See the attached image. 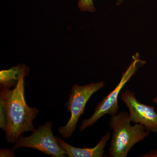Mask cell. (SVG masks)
<instances>
[{
  "label": "cell",
  "mask_w": 157,
  "mask_h": 157,
  "mask_svg": "<svg viewBox=\"0 0 157 157\" xmlns=\"http://www.w3.org/2000/svg\"><path fill=\"white\" fill-rule=\"evenodd\" d=\"M27 73L25 65L17 84L13 89L1 87L0 95L6 102L7 113L6 139L9 143H14L25 132L36 131L33 120L39 110L29 107L25 98V78Z\"/></svg>",
  "instance_id": "obj_1"
},
{
  "label": "cell",
  "mask_w": 157,
  "mask_h": 157,
  "mask_svg": "<svg viewBox=\"0 0 157 157\" xmlns=\"http://www.w3.org/2000/svg\"><path fill=\"white\" fill-rule=\"evenodd\" d=\"M129 113L120 111L111 116L109 126L113 135L109 154L112 157H126L133 146L148 136L150 132L139 124L131 125Z\"/></svg>",
  "instance_id": "obj_2"
},
{
  "label": "cell",
  "mask_w": 157,
  "mask_h": 157,
  "mask_svg": "<svg viewBox=\"0 0 157 157\" xmlns=\"http://www.w3.org/2000/svg\"><path fill=\"white\" fill-rule=\"evenodd\" d=\"M105 86L103 81L92 82L84 86L73 85L66 104L68 112L70 113V120L64 126L58 129V132L64 138L70 137L75 132L78 120L84 113L86 105L91 96Z\"/></svg>",
  "instance_id": "obj_3"
},
{
  "label": "cell",
  "mask_w": 157,
  "mask_h": 157,
  "mask_svg": "<svg viewBox=\"0 0 157 157\" xmlns=\"http://www.w3.org/2000/svg\"><path fill=\"white\" fill-rule=\"evenodd\" d=\"M140 62L139 56L138 54H136L133 56L132 63L123 74L120 81L114 89L109 92L97 105L95 108L94 113L91 117L82 121L79 131L82 132L86 128L92 126L105 114H109L112 116L118 112L119 107L118 98L120 93L132 76L135 75Z\"/></svg>",
  "instance_id": "obj_4"
},
{
  "label": "cell",
  "mask_w": 157,
  "mask_h": 157,
  "mask_svg": "<svg viewBox=\"0 0 157 157\" xmlns=\"http://www.w3.org/2000/svg\"><path fill=\"white\" fill-rule=\"evenodd\" d=\"M29 147L38 150L43 153L53 157L67 156L66 152L59 144L52 131V122L49 121L40 126L28 137L21 136L11 149Z\"/></svg>",
  "instance_id": "obj_5"
},
{
  "label": "cell",
  "mask_w": 157,
  "mask_h": 157,
  "mask_svg": "<svg viewBox=\"0 0 157 157\" xmlns=\"http://www.w3.org/2000/svg\"><path fill=\"white\" fill-rule=\"evenodd\" d=\"M121 99L129 109L132 122L142 124L149 132L157 133V113L154 107L140 103L135 93L129 90L121 94Z\"/></svg>",
  "instance_id": "obj_6"
},
{
  "label": "cell",
  "mask_w": 157,
  "mask_h": 157,
  "mask_svg": "<svg viewBox=\"0 0 157 157\" xmlns=\"http://www.w3.org/2000/svg\"><path fill=\"white\" fill-rule=\"evenodd\" d=\"M110 138L109 132L102 137L96 146L92 148H80L72 146L65 142L60 137H56L57 140L62 148L69 157H102L104 156L107 141Z\"/></svg>",
  "instance_id": "obj_7"
},
{
  "label": "cell",
  "mask_w": 157,
  "mask_h": 157,
  "mask_svg": "<svg viewBox=\"0 0 157 157\" xmlns=\"http://www.w3.org/2000/svg\"><path fill=\"white\" fill-rule=\"evenodd\" d=\"M25 65H19L0 72L1 87L11 88L17 84Z\"/></svg>",
  "instance_id": "obj_8"
},
{
  "label": "cell",
  "mask_w": 157,
  "mask_h": 157,
  "mask_svg": "<svg viewBox=\"0 0 157 157\" xmlns=\"http://www.w3.org/2000/svg\"><path fill=\"white\" fill-rule=\"evenodd\" d=\"M7 113L5 99L0 95V128L6 132L7 127Z\"/></svg>",
  "instance_id": "obj_9"
},
{
  "label": "cell",
  "mask_w": 157,
  "mask_h": 157,
  "mask_svg": "<svg viewBox=\"0 0 157 157\" xmlns=\"http://www.w3.org/2000/svg\"><path fill=\"white\" fill-rule=\"evenodd\" d=\"M78 6L82 11L94 12L95 11L93 0H79Z\"/></svg>",
  "instance_id": "obj_10"
},
{
  "label": "cell",
  "mask_w": 157,
  "mask_h": 157,
  "mask_svg": "<svg viewBox=\"0 0 157 157\" xmlns=\"http://www.w3.org/2000/svg\"><path fill=\"white\" fill-rule=\"evenodd\" d=\"M13 151L9 149L1 148L0 150V157H14Z\"/></svg>",
  "instance_id": "obj_11"
},
{
  "label": "cell",
  "mask_w": 157,
  "mask_h": 157,
  "mask_svg": "<svg viewBox=\"0 0 157 157\" xmlns=\"http://www.w3.org/2000/svg\"><path fill=\"white\" fill-rule=\"evenodd\" d=\"M141 157H157V149L148 152L145 154L141 156Z\"/></svg>",
  "instance_id": "obj_12"
},
{
  "label": "cell",
  "mask_w": 157,
  "mask_h": 157,
  "mask_svg": "<svg viewBox=\"0 0 157 157\" xmlns=\"http://www.w3.org/2000/svg\"><path fill=\"white\" fill-rule=\"evenodd\" d=\"M153 102L154 103H155L157 106V96L154 98L153 100Z\"/></svg>",
  "instance_id": "obj_13"
}]
</instances>
